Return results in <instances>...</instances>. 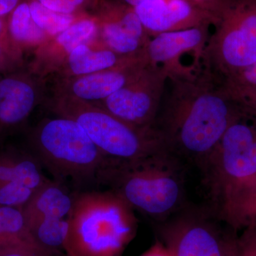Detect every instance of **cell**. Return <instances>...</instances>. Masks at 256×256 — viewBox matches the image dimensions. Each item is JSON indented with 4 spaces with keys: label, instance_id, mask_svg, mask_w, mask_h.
<instances>
[{
    "label": "cell",
    "instance_id": "cell-1",
    "mask_svg": "<svg viewBox=\"0 0 256 256\" xmlns=\"http://www.w3.org/2000/svg\"><path fill=\"white\" fill-rule=\"evenodd\" d=\"M245 107L202 68L190 75L168 76L151 128L166 150L200 169Z\"/></svg>",
    "mask_w": 256,
    "mask_h": 256
},
{
    "label": "cell",
    "instance_id": "cell-2",
    "mask_svg": "<svg viewBox=\"0 0 256 256\" xmlns=\"http://www.w3.org/2000/svg\"><path fill=\"white\" fill-rule=\"evenodd\" d=\"M184 176L182 160L162 151L138 161L116 163L104 183L133 210L162 223L183 208Z\"/></svg>",
    "mask_w": 256,
    "mask_h": 256
},
{
    "label": "cell",
    "instance_id": "cell-3",
    "mask_svg": "<svg viewBox=\"0 0 256 256\" xmlns=\"http://www.w3.org/2000/svg\"><path fill=\"white\" fill-rule=\"evenodd\" d=\"M68 220V256H122L137 233L134 210L112 190L76 194Z\"/></svg>",
    "mask_w": 256,
    "mask_h": 256
},
{
    "label": "cell",
    "instance_id": "cell-4",
    "mask_svg": "<svg viewBox=\"0 0 256 256\" xmlns=\"http://www.w3.org/2000/svg\"><path fill=\"white\" fill-rule=\"evenodd\" d=\"M200 169L210 212L228 225L240 192L256 175V108L246 105Z\"/></svg>",
    "mask_w": 256,
    "mask_h": 256
},
{
    "label": "cell",
    "instance_id": "cell-5",
    "mask_svg": "<svg viewBox=\"0 0 256 256\" xmlns=\"http://www.w3.org/2000/svg\"><path fill=\"white\" fill-rule=\"evenodd\" d=\"M32 144L37 159L62 182L102 183L117 162L102 154L76 121L63 116L42 121L32 136Z\"/></svg>",
    "mask_w": 256,
    "mask_h": 256
},
{
    "label": "cell",
    "instance_id": "cell-6",
    "mask_svg": "<svg viewBox=\"0 0 256 256\" xmlns=\"http://www.w3.org/2000/svg\"><path fill=\"white\" fill-rule=\"evenodd\" d=\"M53 108L58 116L76 121L102 154L114 161L130 162L168 151L152 128L134 127L94 104L66 96L56 100Z\"/></svg>",
    "mask_w": 256,
    "mask_h": 256
},
{
    "label": "cell",
    "instance_id": "cell-7",
    "mask_svg": "<svg viewBox=\"0 0 256 256\" xmlns=\"http://www.w3.org/2000/svg\"><path fill=\"white\" fill-rule=\"evenodd\" d=\"M216 18L202 68L224 82L256 62V0H228Z\"/></svg>",
    "mask_w": 256,
    "mask_h": 256
},
{
    "label": "cell",
    "instance_id": "cell-8",
    "mask_svg": "<svg viewBox=\"0 0 256 256\" xmlns=\"http://www.w3.org/2000/svg\"><path fill=\"white\" fill-rule=\"evenodd\" d=\"M168 76L163 69L146 62L124 87L97 106L134 127L151 128Z\"/></svg>",
    "mask_w": 256,
    "mask_h": 256
},
{
    "label": "cell",
    "instance_id": "cell-9",
    "mask_svg": "<svg viewBox=\"0 0 256 256\" xmlns=\"http://www.w3.org/2000/svg\"><path fill=\"white\" fill-rule=\"evenodd\" d=\"M208 216L188 210L159 223L160 242L172 256H226V230Z\"/></svg>",
    "mask_w": 256,
    "mask_h": 256
},
{
    "label": "cell",
    "instance_id": "cell-10",
    "mask_svg": "<svg viewBox=\"0 0 256 256\" xmlns=\"http://www.w3.org/2000/svg\"><path fill=\"white\" fill-rule=\"evenodd\" d=\"M164 32L150 38L144 50L146 62L163 69L168 76H184L200 70L192 68L186 62L188 58L202 67L204 54L210 38V26Z\"/></svg>",
    "mask_w": 256,
    "mask_h": 256
},
{
    "label": "cell",
    "instance_id": "cell-11",
    "mask_svg": "<svg viewBox=\"0 0 256 256\" xmlns=\"http://www.w3.org/2000/svg\"><path fill=\"white\" fill-rule=\"evenodd\" d=\"M134 12L150 37L216 22L213 12L194 0H143Z\"/></svg>",
    "mask_w": 256,
    "mask_h": 256
},
{
    "label": "cell",
    "instance_id": "cell-12",
    "mask_svg": "<svg viewBox=\"0 0 256 256\" xmlns=\"http://www.w3.org/2000/svg\"><path fill=\"white\" fill-rule=\"evenodd\" d=\"M99 24L106 48L126 57L144 56L150 38L134 8L116 0L106 2L101 8Z\"/></svg>",
    "mask_w": 256,
    "mask_h": 256
},
{
    "label": "cell",
    "instance_id": "cell-13",
    "mask_svg": "<svg viewBox=\"0 0 256 256\" xmlns=\"http://www.w3.org/2000/svg\"><path fill=\"white\" fill-rule=\"evenodd\" d=\"M146 64L144 57L116 68L76 77L69 84V97L88 104H100L124 87Z\"/></svg>",
    "mask_w": 256,
    "mask_h": 256
},
{
    "label": "cell",
    "instance_id": "cell-14",
    "mask_svg": "<svg viewBox=\"0 0 256 256\" xmlns=\"http://www.w3.org/2000/svg\"><path fill=\"white\" fill-rule=\"evenodd\" d=\"M36 102V89L28 79L18 76L0 79V129L22 124Z\"/></svg>",
    "mask_w": 256,
    "mask_h": 256
},
{
    "label": "cell",
    "instance_id": "cell-15",
    "mask_svg": "<svg viewBox=\"0 0 256 256\" xmlns=\"http://www.w3.org/2000/svg\"><path fill=\"white\" fill-rule=\"evenodd\" d=\"M75 196L68 192L62 182L47 180L21 208L28 230L34 224L42 220L68 218Z\"/></svg>",
    "mask_w": 256,
    "mask_h": 256
},
{
    "label": "cell",
    "instance_id": "cell-16",
    "mask_svg": "<svg viewBox=\"0 0 256 256\" xmlns=\"http://www.w3.org/2000/svg\"><path fill=\"white\" fill-rule=\"evenodd\" d=\"M36 156L26 152L15 148L0 150V184L20 183L37 190L48 180Z\"/></svg>",
    "mask_w": 256,
    "mask_h": 256
},
{
    "label": "cell",
    "instance_id": "cell-17",
    "mask_svg": "<svg viewBox=\"0 0 256 256\" xmlns=\"http://www.w3.org/2000/svg\"><path fill=\"white\" fill-rule=\"evenodd\" d=\"M141 57L122 56L106 47L94 50L82 44L67 56V68L74 76H82L116 68Z\"/></svg>",
    "mask_w": 256,
    "mask_h": 256
},
{
    "label": "cell",
    "instance_id": "cell-18",
    "mask_svg": "<svg viewBox=\"0 0 256 256\" xmlns=\"http://www.w3.org/2000/svg\"><path fill=\"white\" fill-rule=\"evenodd\" d=\"M11 245L28 246L50 256L35 242L21 208L0 206V246Z\"/></svg>",
    "mask_w": 256,
    "mask_h": 256
},
{
    "label": "cell",
    "instance_id": "cell-19",
    "mask_svg": "<svg viewBox=\"0 0 256 256\" xmlns=\"http://www.w3.org/2000/svg\"><path fill=\"white\" fill-rule=\"evenodd\" d=\"M8 32L18 44L26 46L40 44L48 36L34 21L28 1L22 2L9 15Z\"/></svg>",
    "mask_w": 256,
    "mask_h": 256
},
{
    "label": "cell",
    "instance_id": "cell-20",
    "mask_svg": "<svg viewBox=\"0 0 256 256\" xmlns=\"http://www.w3.org/2000/svg\"><path fill=\"white\" fill-rule=\"evenodd\" d=\"M30 230L37 244L48 254L64 250L68 237V218L42 220L30 227Z\"/></svg>",
    "mask_w": 256,
    "mask_h": 256
},
{
    "label": "cell",
    "instance_id": "cell-21",
    "mask_svg": "<svg viewBox=\"0 0 256 256\" xmlns=\"http://www.w3.org/2000/svg\"><path fill=\"white\" fill-rule=\"evenodd\" d=\"M99 32L98 21L92 18H82L74 22L68 28L55 36L54 48L68 56L77 46L86 44Z\"/></svg>",
    "mask_w": 256,
    "mask_h": 256
},
{
    "label": "cell",
    "instance_id": "cell-22",
    "mask_svg": "<svg viewBox=\"0 0 256 256\" xmlns=\"http://www.w3.org/2000/svg\"><path fill=\"white\" fill-rule=\"evenodd\" d=\"M28 2L34 21L48 36L60 34L76 21L75 14L54 11L36 0H28Z\"/></svg>",
    "mask_w": 256,
    "mask_h": 256
},
{
    "label": "cell",
    "instance_id": "cell-23",
    "mask_svg": "<svg viewBox=\"0 0 256 256\" xmlns=\"http://www.w3.org/2000/svg\"><path fill=\"white\" fill-rule=\"evenodd\" d=\"M256 222V175L240 192L228 224L235 232Z\"/></svg>",
    "mask_w": 256,
    "mask_h": 256
},
{
    "label": "cell",
    "instance_id": "cell-24",
    "mask_svg": "<svg viewBox=\"0 0 256 256\" xmlns=\"http://www.w3.org/2000/svg\"><path fill=\"white\" fill-rule=\"evenodd\" d=\"M36 191L20 183L2 184H0V206L22 208Z\"/></svg>",
    "mask_w": 256,
    "mask_h": 256
},
{
    "label": "cell",
    "instance_id": "cell-25",
    "mask_svg": "<svg viewBox=\"0 0 256 256\" xmlns=\"http://www.w3.org/2000/svg\"><path fill=\"white\" fill-rule=\"evenodd\" d=\"M236 256H256V222L248 224L236 238Z\"/></svg>",
    "mask_w": 256,
    "mask_h": 256
},
{
    "label": "cell",
    "instance_id": "cell-26",
    "mask_svg": "<svg viewBox=\"0 0 256 256\" xmlns=\"http://www.w3.org/2000/svg\"><path fill=\"white\" fill-rule=\"evenodd\" d=\"M223 82L232 90L256 89V62Z\"/></svg>",
    "mask_w": 256,
    "mask_h": 256
},
{
    "label": "cell",
    "instance_id": "cell-27",
    "mask_svg": "<svg viewBox=\"0 0 256 256\" xmlns=\"http://www.w3.org/2000/svg\"><path fill=\"white\" fill-rule=\"evenodd\" d=\"M48 9L64 13L75 14L82 8L88 0H36Z\"/></svg>",
    "mask_w": 256,
    "mask_h": 256
},
{
    "label": "cell",
    "instance_id": "cell-28",
    "mask_svg": "<svg viewBox=\"0 0 256 256\" xmlns=\"http://www.w3.org/2000/svg\"><path fill=\"white\" fill-rule=\"evenodd\" d=\"M0 256H50L34 248L24 245L0 246Z\"/></svg>",
    "mask_w": 256,
    "mask_h": 256
},
{
    "label": "cell",
    "instance_id": "cell-29",
    "mask_svg": "<svg viewBox=\"0 0 256 256\" xmlns=\"http://www.w3.org/2000/svg\"><path fill=\"white\" fill-rule=\"evenodd\" d=\"M230 90V89H229ZM234 96L244 104L256 108V89H242L230 90Z\"/></svg>",
    "mask_w": 256,
    "mask_h": 256
},
{
    "label": "cell",
    "instance_id": "cell-30",
    "mask_svg": "<svg viewBox=\"0 0 256 256\" xmlns=\"http://www.w3.org/2000/svg\"><path fill=\"white\" fill-rule=\"evenodd\" d=\"M141 256H172V255L162 242L158 240Z\"/></svg>",
    "mask_w": 256,
    "mask_h": 256
},
{
    "label": "cell",
    "instance_id": "cell-31",
    "mask_svg": "<svg viewBox=\"0 0 256 256\" xmlns=\"http://www.w3.org/2000/svg\"><path fill=\"white\" fill-rule=\"evenodd\" d=\"M194 1L216 15L228 0H194Z\"/></svg>",
    "mask_w": 256,
    "mask_h": 256
},
{
    "label": "cell",
    "instance_id": "cell-32",
    "mask_svg": "<svg viewBox=\"0 0 256 256\" xmlns=\"http://www.w3.org/2000/svg\"><path fill=\"white\" fill-rule=\"evenodd\" d=\"M21 2V0H0V18L9 16Z\"/></svg>",
    "mask_w": 256,
    "mask_h": 256
},
{
    "label": "cell",
    "instance_id": "cell-33",
    "mask_svg": "<svg viewBox=\"0 0 256 256\" xmlns=\"http://www.w3.org/2000/svg\"><path fill=\"white\" fill-rule=\"evenodd\" d=\"M237 232L229 228L226 230V256H236V238Z\"/></svg>",
    "mask_w": 256,
    "mask_h": 256
},
{
    "label": "cell",
    "instance_id": "cell-34",
    "mask_svg": "<svg viewBox=\"0 0 256 256\" xmlns=\"http://www.w3.org/2000/svg\"><path fill=\"white\" fill-rule=\"evenodd\" d=\"M8 32V22L5 21V18H0V60L3 56L2 42V38L4 37Z\"/></svg>",
    "mask_w": 256,
    "mask_h": 256
},
{
    "label": "cell",
    "instance_id": "cell-35",
    "mask_svg": "<svg viewBox=\"0 0 256 256\" xmlns=\"http://www.w3.org/2000/svg\"><path fill=\"white\" fill-rule=\"evenodd\" d=\"M116 1L118 2L122 3L127 6H131V8H134V6H137L138 4L143 1V0H116Z\"/></svg>",
    "mask_w": 256,
    "mask_h": 256
}]
</instances>
